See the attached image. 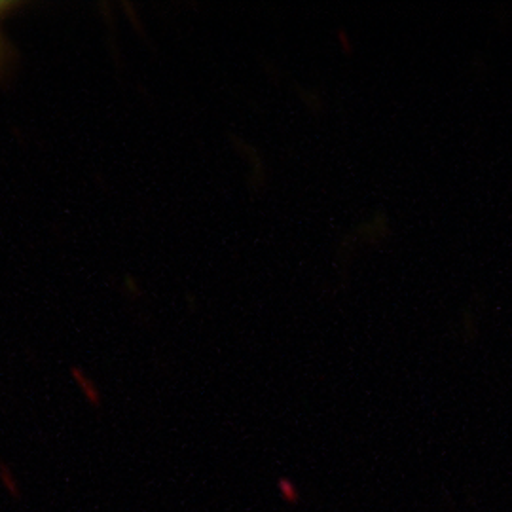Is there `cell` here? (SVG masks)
<instances>
[{
	"label": "cell",
	"mask_w": 512,
	"mask_h": 512,
	"mask_svg": "<svg viewBox=\"0 0 512 512\" xmlns=\"http://www.w3.org/2000/svg\"><path fill=\"white\" fill-rule=\"evenodd\" d=\"M16 8H21L19 2H0V80L10 76L14 65H16V52H14L12 44L8 42V38L4 37V33H2V21Z\"/></svg>",
	"instance_id": "1"
}]
</instances>
